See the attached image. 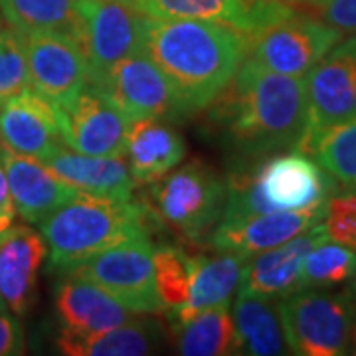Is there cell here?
Returning a JSON list of instances; mask_svg holds the SVG:
<instances>
[{
    "label": "cell",
    "mask_w": 356,
    "mask_h": 356,
    "mask_svg": "<svg viewBox=\"0 0 356 356\" xmlns=\"http://www.w3.org/2000/svg\"><path fill=\"white\" fill-rule=\"evenodd\" d=\"M206 109L210 127L240 159L291 151L307 129V81L269 72L245 58L228 88Z\"/></svg>",
    "instance_id": "obj_1"
},
{
    "label": "cell",
    "mask_w": 356,
    "mask_h": 356,
    "mask_svg": "<svg viewBox=\"0 0 356 356\" xmlns=\"http://www.w3.org/2000/svg\"><path fill=\"white\" fill-rule=\"evenodd\" d=\"M140 51L165 74L184 115L204 111L228 88L248 54V36L210 20L147 18Z\"/></svg>",
    "instance_id": "obj_2"
},
{
    "label": "cell",
    "mask_w": 356,
    "mask_h": 356,
    "mask_svg": "<svg viewBox=\"0 0 356 356\" xmlns=\"http://www.w3.org/2000/svg\"><path fill=\"white\" fill-rule=\"evenodd\" d=\"M154 220V210L133 198L111 200L79 192L40 222L50 269L60 271L119 243L151 238Z\"/></svg>",
    "instance_id": "obj_3"
},
{
    "label": "cell",
    "mask_w": 356,
    "mask_h": 356,
    "mask_svg": "<svg viewBox=\"0 0 356 356\" xmlns=\"http://www.w3.org/2000/svg\"><path fill=\"white\" fill-rule=\"evenodd\" d=\"M226 186L222 220L313 208L327 202L337 191L331 177L299 149L242 163L228 175Z\"/></svg>",
    "instance_id": "obj_4"
},
{
    "label": "cell",
    "mask_w": 356,
    "mask_h": 356,
    "mask_svg": "<svg viewBox=\"0 0 356 356\" xmlns=\"http://www.w3.org/2000/svg\"><path fill=\"white\" fill-rule=\"evenodd\" d=\"M277 305L289 353L299 356L348 355L356 317L350 291L299 289L281 297Z\"/></svg>",
    "instance_id": "obj_5"
},
{
    "label": "cell",
    "mask_w": 356,
    "mask_h": 356,
    "mask_svg": "<svg viewBox=\"0 0 356 356\" xmlns=\"http://www.w3.org/2000/svg\"><path fill=\"white\" fill-rule=\"evenodd\" d=\"M151 191L159 220L191 240L204 238L226 210V180L202 161L186 163L159 178Z\"/></svg>",
    "instance_id": "obj_6"
},
{
    "label": "cell",
    "mask_w": 356,
    "mask_h": 356,
    "mask_svg": "<svg viewBox=\"0 0 356 356\" xmlns=\"http://www.w3.org/2000/svg\"><path fill=\"white\" fill-rule=\"evenodd\" d=\"M153 252L149 238L131 240L64 267L58 273H72L95 283L131 313L161 315L166 309L156 291Z\"/></svg>",
    "instance_id": "obj_7"
},
{
    "label": "cell",
    "mask_w": 356,
    "mask_h": 356,
    "mask_svg": "<svg viewBox=\"0 0 356 356\" xmlns=\"http://www.w3.org/2000/svg\"><path fill=\"white\" fill-rule=\"evenodd\" d=\"M341 40V30L321 18L295 10L248 36L245 58L275 74L305 77Z\"/></svg>",
    "instance_id": "obj_8"
},
{
    "label": "cell",
    "mask_w": 356,
    "mask_h": 356,
    "mask_svg": "<svg viewBox=\"0 0 356 356\" xmlns=\"http://www.w3.org/2000/svg\"><path fill=\"white\" fill-rule=\"evenodd\" d=\"M307 129L299 143L305 153L311 140L332 125L356 119V36L339 42L305 76Z\"/></svg>",
    "instance_id": "obj_9"
},
{
    "label": "cell",
    "mask_w": 356,
    "mask_h": 356,
    "mask_svg": "<svg viewBox=\"0 0 356 356\" xmlns=\"http://www.w3.org/2000/svg\"><path fill=\"white\" fill-rule=\"evenodd\" d=\"M77 8L81 18L77 42L88 60L89 81L119 60L140 51L149 16L135 4L119 0H77Z\"/></svg>",
    "instance_id": "obj_10"
},
{
    "label": "cell",
    "mask_w": 356,
    "mask_h": 356,
    "mask_svg": "<svg viewBox=\"0 0 356 356\" xmlns=\"http://www.w3.org/2000/svg\"><path fill=\"white\" fill-rule=\"evenodd\" d=\"M89 83L102 89L131 121L184 117L165 74L143 51L119 60Z\"/></svg>",
    "instance_id": "obj_11"
},
{
    "label": "cell",
    "mask_w": 356,
    "mask_h": 356,
    "mask_svg": "<svg viewBox=\"0 0 356 356\" xmlns=\"http://www.w3.org/2000/svg\"><path fill=\"white\" fill-rule=\"evenodd\" d=\"M64 145L93 156H125L131 119L102 89L88 83L64 107H56Z\"/></svg>",
    "instance_id": "obj_12"
},
{
    "label": "cell",
    "mask_w": 356,
    "mask_h": 356,
    "mask_svg": "<svg viewBox=\"0 0 356 356\" xmlns=\"http://www.w3.org/2000/svg\"><path fill=\"white\" fill-rule=\"evenodd\" d=\"M30 86L56 107H64L88 86L86 54L74 36L58 32L26 34Z\"/></svg>",
    "instance_id": "obj_13"
},
{
    "label": "cell",
    "mask_w": 356,
    "mask_h": 356,
    "mask_svg": "<svg viewBox=\"0 0 356 356\" xmlns=\"http://www.w3.org/2000/svg\"><path fill=\"white\" fill-rule=\"evenodd\" d=\"M327 212V202L303 208V210H281L255 216L222 220V224L212 234V245L218 252L238 254L242 257L266 252L289 242L318 222H323Z\"/></svg>",
    "instance_id": "obj_14"
},
{
    "label": "cell",
    "mask_w": 356,
    "mask_h": 356,
    "mask_svg": "<svg viewBox=\"0 0 356 356\" xmlns=\"http://www.w3.org/2000/svg\"><path fill=\"white\" fill-rule=\"evenodd\" d=\"M140 13L168 20H210L252 36L295 13L287 0H133Z\"/></svg>",
    "instance_id": "obj_15"
},
{
    "label": "cell",
    "mask_w": 356,
    "mask_h": 356,
    "mask_svg": "<svg viewBox=\"0 0 356 356\" xmlns=\"http://www.w3.org/2000/svg\"><path fill=\"white\" fill-rule=\"evenodd\" d=\"M0 145L44 161L64 145L60 115L32 86L0 105Z\"/></svg>",
    "instance_id": "obj_16"
},
{
    "label": "cell",
    "mask_w": 356,
    "mask_h": 356,
    "mask_svg": "<svg viewBox=\"0 0 356 356\" xmlns=\"http://www.w3.org/2000/svg\"><path fill=\"white\" fill-rule=\"evenodd\" d=\"M325 240H329L327 229L323 222H318L317 226L299 234L289 242L252 255L243 264L238 295L281 299L299 291L305 255Z\"/></svg>",
    "instance_id": "obj_17"
},
{
    "label": "cell",
    "mask_w": 356,
    "mask_h": 356,
    "mask_svg": "<svg viewBox=\"0 0 356 356\" xmlns=\"http://www.w3.org/2000/svg\"><path fill=\"white\" fill-rule=\"evenodd\" d=\"M0 163L8 178L14 210L30 224H40L54 210L79 194L56 177L44 161L14 153L4 145H0Z\"/></svg>",
    "instance_id": "obj_18"
},
{
    "label": "cell",
    "mask_w": 356,
    "mask_h": 356,
    "mask_svg": "<svg viewBox=\"0 0 356 356\" xmlns=\"http://www.w3.org/2000/svg\"><path fill=\"white\" fill-rule=\"evenodd\" d=\"M46 255L44 236L24 224H14L0 240V299L16 317H24L34 305L38 271Z\"/></svg>",
    "instance_id": "obj_19"
},
{
    "label": "cell",
    "mask_w": 356,
    "mask_h": 356,
    "mask_svg": "<svg viewBox=\"0 0 356 356\" xmlns=\"http://www.w3.org/2000/svg\"><path fill=\"white\" fill-rule=\"evenodd\" d=\"M54 309L64 331L99 332L125 325L131 311L121 305L102 287L72 273H60L54 285Z\"/></svg>",
    "instance_id": "obj_20"
},
{
    "label": "cell",
    "mask_w": 356,
    "mask_h": 356,
    "mask_svg": "<svg viewBox=\"0 0 356 356\" xmlns=\"http://www.w3.org/2000/svg\"><path fill=\"white\" fill-rule=\"evenodd\" d=\"M44 163L56 177L81 194L111 200L133 198L135 180L125 156H93L65 149L62 145L48 154Z\"/></svg>",
    "instance_id": "obj_21"
},
{
    "label": "cell",
    "mask_w": 356,
    "mask_h": 356,
    "mask_svg": "<svg viewBox=\"0 0 356 356\" xmlns=\"http://www.w3.org/2000/svg\"><path fill=\"white\" fill-rule=\"evenodd\" d=\"M125 154L135 186H147L182 163L186 143L165 119H137L131 121Z\"/></svg>",
    "instance_id": "obj_22"
},
{
    "label": "cell",
    "mask_w": 356,
    "mask_h": 356,
    "mask_svg": "<svg viewBox=\"0 0 356 356\" xmlns=\"http://www.w3.org/2000/svg\"><path fill=\"white\" fill-rule=\"evenodd\" d=\"M163 341V329L154 321L131 318L125 325L99 332L62 331L56 346L67 356H143L154 353Z\"/></svg>",
    "instance_id": "obj_23"
},
{
    "label": "cell",
    "mask_w": 356,
    "mask_h": 356,
    "mask_svg": "<svg viewBox=\"0 0 356 356\" xmlns=\"http://www.w3.org/2000/svg\"><path fill=\"white\" fill-rule=\"evenodd\" d=\"M245 257L238 254L220 252V255H194L188 299L177 311H170L172 323H184L196 317L210 307L229 303L232 295L238 291Z\"/></svg>",
    "instance_id": "obj_24"
},
{
    "label": "cell",
    "mask_w": 356,
    "mask_h": 356,
    "mask_svg": "<svg viewBox=\"0 0 356 356\" xmlns=\"http://www.w3.org/2000/svg\"><path fill=\"white\" fill-rule=\"evenodd\" d=\"M232 317L238 339V355L277 356L289 353L275 299L238 295Z\"/></svg>",
    "instance_id": "obj_25"
},
{
    "label": "cell",
    "mask_w": 356,
    "mask_h": 356,
    "mask_svg": "<svg viewBox=\"0 0 356 356\" xmlns=\"http://www.w3.org/2000/svg\"><path fill=\"white\" fill-rule=\"evenodd\" d=\"M177 350L184 356L238 355V339L229 303L210 307L175 325Z\"/></svg>",
    "instance_id": "obj_26"
},
{
    "label": "cell",
    "mask_w": 356,
    "mask_h": 356,
    "mask_svg": "<svg viewBox=\"0 0 356 356\" xmlns=\"http://www.w3.org/2000/svg\"><path fill=\"white\" fill-rule=\"evenodd\" d=\"M0 16L24 32H58L77 40L81 18L77 0H0Z\"/></svg>",
    "instance_id": "obj_27"
},
{
    "label": "cell",
    "mask_w": 356,
    "mask_h": 356,
    "mask_svg": "<svg viewBox=\"0 0 356 356\" xmlns=\"http://www.w3.org/2000/svg\"><path fill=\"white\" fill-rule=\"evenodd\" d=\"M331 177L337 191L356 194V119L332 125L305 149Z\"/></svg>",
    "instance_id": "obj_28"
},
{
    "label": "cell",
    "mask_w": 356,
    "mask_h": 356,
    "mask_svg": "<svg viewBox=\"0 0 356 356\" xmlns=\"http://www.w3.org/2000/svg\"><path fill=\"white\" fill-rule=\"evenodd\" d=\"M356 267V252L343 243H317L303 261L301 289H332L350 280Z\"/></svg>",
    "instance_id": "obj_29"
},
{
    "label": "cell",
    "mask_w": 356,
    "mask_h": 356,
    "mask_svg": "<svg viewBox=\"0 0 356 356\" xmlns=\"http://www.w3.org/2000/svg\"><path fill=\"white\" fill-rule=\"evenodd\" d=\"M154 281L165 309L177 311L188 299L194 257L175 245H159L153 252Z\"/></svg>",
    "instance_id": "obj_30"
},
{
    "label": "cell",
    "mask_w": 356,
    "mask_h": 356,
    "mask_svg": "<svg viewBox=\"0 0 356 356\" xmlns=\"http://www.w3.org/2000/svg\"><path fill=\"white\" fill-rule=\"evenodd\" d=\"M28 86L26 34L10 26L0 30V105Z\"/></svg>",
    "instance_id": "obj_31"
},
{
    "label": "cell",
    "mask_w": 356,
    "mask_h": 356,
    "mask_svg": "<svg viewBox=\"0 0 356 356\" xmlns=\"http://www.w3.org/2000/svg\"><path fill=\"white\" fill-rule=\"evenodd\" d=\"M329 240L343 243L356 252V194L344 192L327 200V212L323 218Z\"/></svg>",
    "instance_id": "obj_32"
},
{
    "label": "cell",
    "mask_w": 356,
    "mask_h": 356,
    "mask_svg": "<svg viewBox=\"0 0 356 356\" xmlns=\"http://www.w3.org/2000/svg\"><path fill=\"white\" fill-rule=\"evenodd\" d=\"M321 20L343 34L356 32V0H317L311 4Z\"/></svg>",
    "instance_id": "obj_33"
},
{
    "label": "cell",
    "mask_w": 356,
    "mask_h": 356,
    "mask_svg": "<svg viewBox=\"0 0 356 356\" xmlns=\"http://www.w3.org/2000/svg\"><path fill=\"white\" fill-rule=\"evenodd\" d=\"M24 353V334L18 321L0 309V356H14Z\"/></svg>",
    "instance_id": "obj_34"
},
{
    "label": "cell",
    "mask_w": 356,
    "mask_h": 356,
    "mask_svg": "<svg viewBox=\"0 0 356 356\" xmlns=\"http://www.w3.org/2000/svg\"><path fill=\"white\" fill-rule=\"evenodd\" d=\"M0 212H16L13 196H10V188H8V178H6L2 163H0Z\"/></svg>",
    "instance_id": "obj_35"
},
{
    "label": "cell",
    "mask_w": 356,
    "mask_h": 356,
    "mask_svg": "<svg viewBox=\"0 0 356 356\" xmlns=\"http://www.w3.org/2000/svg\"><path fill=\"white\" fill-rule=\"evenodd\" d=\"M14 216L16 212H0V240L14 226Z\"/></svg>",
    "instance_id": "obj_36"
},
{
    "label": "cell",
    "mask_w": 356,
    "mask_h": 356,
    "mask_svg": "<svg viewBox=\"0 0 356 356\" xmlns=\"http://www.w3.org/2000/svg\"><path fill=\"white\" fill-rule=\"evenodd\" d=\"M348 355H356V317L353 323V331H350V346H348Z\"/></svg>",
    "instance_id": "obj_37"
},
{
    "label": "cell",
    "mask_w": 356,
    "mask_h": 356,
    "mask_svg": "<svg viewBox=\"0 0 356 356\" xmlns=\"http://www.w3.org/2000/svg\"><path fill=\"white\" fill-rule=\"evenodd\" d=\"M350 295H353V299H355V303H356V267H355V271H353V275H350Z\"/></svg>",
    "instance_id": "obj_38"
},
{
    "label": "cell",
    "mask_w": 356,
    "mask_h": 356,
    "mask_svg": "<svg viewBox=\"0 0 356 356\" xmlns=\"http://www.w3.org/2000/svg\"><path fill=\"white\" fill-rule=\"evenodd\" d=\"M287 2H291V4H313V2H317V0H287Z\"/></svg>",
    "instance_id": "obj_39"
},
{
    "label": "cell",
    "mask_w": 356,
    "mask_h": 356,
    "mask_svg": "<svg viewBox=\"0 0 356 356\" xmlns=\"http://www.w3.org/2000/svg\"><path fill=\"white\" fill-rule=\"evenodd\" d=\"M0 309H6V307H4V303H2V299H0ZM6 311H8V309H6Z\"/></svg>",
    "instance_id": "obj_40"
},
{
    "label": "cell",
    "mask_w": 356,
    "mask_h": 356,
    "mask_svg": "<svg viewBox=\"0 0 356 356\" xmlns=\"http://www.w3.org/2000/svg\"><path fill=\"white\" fill-rule=\"evenodd\" d=\"M119 2H131L133 4V0H119Z\"/></svg>",
    "instance_id": "obj_41"
},
{
    "label": "cell",
    "mask_w": 356,
    "mask_h": 356,
    "mask_svg": "<svg viewBox=\"0 0 356 356\" xmlns=\"http://www.w3.org/2000/svg\"><path fill=\"white\" fill-rule=\"evenodd\" d=\"M0 30H2V16H0Z\"/></svg>",
    "instance_id": "obj_42"
}]
</instances>
